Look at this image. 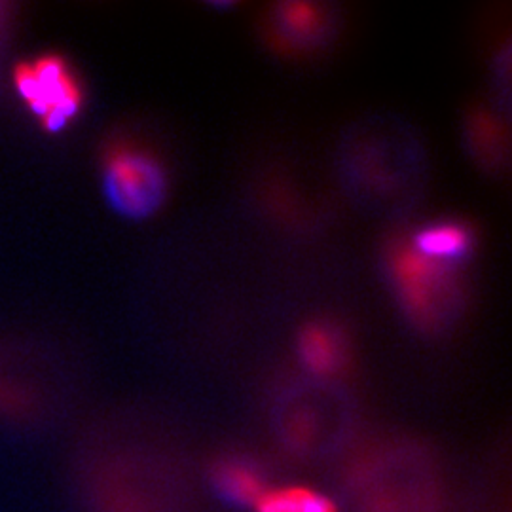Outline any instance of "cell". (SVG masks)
Listing matches in <instances>:
<instances>
[{
  "instance_id": "obj_2",
  "label": "cell",
  "mask_w": 512,
  "mask_h": 512,
  "mask_svg": "<svg viewBox=\"0 0 512 512\" xmlns=\"http://www.w3.org/2000/svg\"><path fill=\"white\" fill-rule=\"evenodd\" d=\"M340 173L349 196L366 211L401 213L420 200L425 184L420 141L393 118H368L344 137Z\"/></svg>"
},
{
  "instance_id": "obj_9",
  "label": "cell",
  "mask_w": 512,
  "mask_h": 512,
  "mask_svg": "<svg viewBox=\"0 0 512 512\" xmlns=\"http://www.w3.org/2000/svg\"><path fill=\"white\" fill-rule=\"evenodd\" d=\"M209 484L222 501L236 507H255L272 490L264 465L245 454H228L213 461Z\"/></svg>"
},
{
  "instance_id": "obj_6",
  "label": "cell",
  "mask_w": 512,
  "mask_h": 512,
  "mask_svg": "<svg viewBox=\"0 0 512 512\" xmlns=\"http://www.w3.org/2000/svg\"><path fill=\"white\" fill-rule=\"evenodd\" d=\"M103 188L112 209L131 220L152 217L167 198V171L147 148L118 143L105 156Z\"/></svg>"
},
{
  "instance_id": "obj_5",
  "label": "cell",
  "mask_w": 512,
  "mask_h": 512,
  "mask_svg": "<svg viewBox=\"0 0 512 512\" xmlns=\"http://www.w3.org/2000/svg\"><path fill=\"white\" fill-rule=\"evenodd\" d=\"M384 260L406 319L425 334L450 329L465 304L456 268L421 256L406 238L389 241Z\"/></svg>"
},
{
  "instance_id": "obj_10",
  "label": "cell",
  "mask_w": 512,
  "mask_h": 512,
  "mask_svg": "<svg viewBox=\"0 0 512 512\" xmlns=\"http://www.w3.org/2000/svg\"><path fill=\"white\" fill-rule=\"evenodd\" d=\"M296 351L308 376L321 380H336L351 357L346 332L330 321H313L300 330Z\"/></svg>"
},
{
  "instance_id": "obj_4",
  "label": "cell",
  "mask_w": 512,
  "mask_h": 512,
  "mask_svg": "<svg viewBox=\"0 0 512 512\" xmlns=\"http://www.w3.org/2000/svg\"><path fill=\"white\" fill-rule=\"evenodd\" d=\"M200 478L169 439L139 442L93 480V512H200Z\"/></svg>"
},
{
  "instance_id": "obj_7",
  "label": "cell",
  "mask_w": 512,
  "mask_h": 512,
  "mask_svg": "<svg viewBox=\"0 0 512 512\" xmlns=\"http://www.w3.org/2000/svg\"><path fill=\"white\" fill-rule=\"evenodd\" d=\"M260 29L277 54L308 57L332 44L340 29V14L330 4L279 2L262 16Z\"/></svg>"
},
{
  "instance_id": "obj_12",
  "label": "cell",
  "mask_w": 512,
  "mask_h": 512,
  "mask_svg": "<svg viewBox=\"0 0 512 512\" xmlns=\"http://www.w3.org/2000/svg\"><path fill=\"white\" fill-rule=\"evenodd\" d=\"M258 512H336L334 503L325 495L306 488L270 490L256 505Z\"/></svg>"
},
{
  "instance_id": "obj_3",
  "label": "cell",
  "mask_w": 512,
  "mask_h": 512,
  "mask_svg": "<svg viewBox=\"0 0 512 512\" xmlns=\"http://www.w3.org/2000/svg\"><path fill=\"white\" fill-rule=\"evenodd\" d=\"M359 408L344 385L313 376L281 385L268 408L275 444L306 463L348 461L359 437Z\"/></svg>"
},
{
  "instance_id": "obj_8",
  "label": "cell",
  "mask_w": 512,
  "mask_h": 512,
  "mask_svg": "<svg viewBox=\"0 0 512 512\" xmlns=\"http://www.w3.org/2000/svg\"><path fill=\"white\" fill-rule=\"evenodd\" d=\"M463 141L469 158L488 175H499L509 165V128L497 107L471 105L463 118Z\"/></svg>"
},
{
  "instance_id": "obj_11",
  "label": "cell",
  "mask_w": 512,
  "mask_h": 512,
  "mask_svg": "<svg viewBox=\"0 0 512 512\" xmlns=\"http://www.w3.org/2000/svg\"><path fill=\"white\" fill-rule=\"evenodd\" d=\"M408 241L421 256L456 268L473 253L476 234L467 222L439 220L420 228Z\"/></svg>"
},
{
  "instance_id": "obj_1",
  "label": "cell",
  "mask_w": 512,
  "mask_h": 512,
  "mask_svg": "<svg viewBox=\"0 0 512 512\" xmlns=\"http://www.w3.org/2000/svg\"><path fill=\"white\" fill-rule=\"evenodd\" d=\"M448 475L435 450L393 439L355 452L340 494L344 512H448Z\"/></svg>"
}]
</instances>
